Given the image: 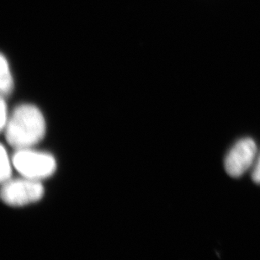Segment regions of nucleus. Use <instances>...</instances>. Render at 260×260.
Masks as SVG:
<instances>
[{"instance_id": "f257e3e1", "label": "nucleus", "mask_w": 260, "mask_h": 260, "mask_svg": "<svg viewBox=\"0 0 260 260\" xmlns=\"http://www.w3.org/2000/svg\"><path fill=\"white\" fill-rule=\"evenodd\" d=\"M5 138L16 149L30 148L44 138L46 122L37 106L20 105L13 111L4 128Z\"/></svg>"}, {"instance_id": "f03ea898", "label": "nucleus", "mask_w": 260, "mask_h": 260, "mask_svg": "<svg viewBox=\"0 0 260 260\" xmlns=\"http://www.w3.org/2000/svg\"><path fill=\"white\" fill-rule=\"evenodd\" d=\"M13 165L18 172L28 179L39 180L52 176L57 169L54 157L30 148L17 149L13 156Z\"/></svg>"}, {"instance_id": "7ed1b4c3", "label": "nucleus", "mask_w": 260, "mask_h": 260, "mask_svg": "<svg viewBox=\"0 0 260 260\" xmlns=\"http://www.w3.org/2000/svg\"><path fill=\"white\" fill-rule=\"evenodd\" d=\"M44 188L39 180L24 179H10L3 183L1 197L5 203L13 206H21L34 203L42 199Z\"/></svg>"}, {"instance_id": "20e7f679", "label": "nucleus", "mask_w": 260, "mask_h": 260, "mask_svg": "<svg viewBox=\"0 0 260 260\" xmlns=\"http://www.w3.org/2000/svg\"><path fill=\"white\" fill-rule=\"evenodd\" d=\"M257 154V145L252 138L241 139L229 151L225 169L233 178L242 176L253 165Z\"/></svg>"}, {"instance_id": "39448f33", "label": "nucleus", "mask_w": 260, "mask_h": 260, "mask_svg": "<svg viewBox=\"0 0 260 260\" xmlns=\"http://www.w3.org/2000/svg\"><path fill=\"white\" fill-rule=\"evenodd\" d=\"M0 88L2 96H7L12 92L13 79L8 61L4 56H1V69H0Z\"/></svg>"}, {"instance_id": "423d86ee", "label": "nucleus", "mask_w": 260, "mask_h": 260, "mask_svg": "<svg viewBox=\"0 0 260 260\" xmlns=\"http://www.w3.org/2000/svg\"><path fill=\"white\" fill-rule=\"evenodd\" d=\"M11 164L8 156L7 152L4 146H1V174H0V179L1 182L5 183L10 180L11 178Z\"/></svg>"}, {"instance_id": "0eeeda50", "label": "nucleus", "mask_w": 260, "mask_h": 260, "mask_svg": "<svg viewBox=\"0 0 260 260\" xmlns=\"http://www.w3.org/2000/svg\"><path fill=\"white\" fill-rule=\"evenodd\" d=\"M1 116H0V125H1V129L4 130L6 123H7V106L5 104V100L4 98L1 99Z\"/></svg>"}, {"instance_id": "6e6552de", "label": "nucleus", "mask_w": 260, "mask_h": 260, "mask_svg": "<svg viewBox=\"0 0 260 260\" xmlns=\"http://www.w3.org/2000/svg\"><path fill=\"white\" fill-rule=\"evenodd\" d=\"M252 179H253V181L254 183L260 184V155L258 160H257V162H255L254 168H253V173H252Z\"/></svg>"}]
</instances>
